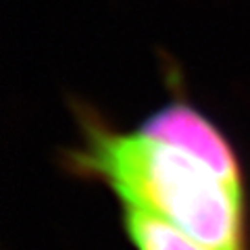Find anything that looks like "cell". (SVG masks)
Segmentation results:
<instances>
[{
  "instance_id": "cell-1",
  "label": "cell",
  "mask_w": 250,
  "mask_h": 250,
  "mask_svg": "<svg viewBox=\"0 0 250 250\" xmlns=\"http://www.w3.org/2000/svg\"><path fill=\"white\" fill-rule=\"evenodd\" d=\"M75 142L61 152L69 175L104 186L121 207L171 223L215 250H250V200L192 152L121 129L85 100L71 103Z\"/></svg>"
},
{
  "instance_id": "cell-2",
  "label": "cell",
  "mask_w": 250,
  "mask_h": 250,
  "mask_svg": "<svg viewBox=\"0 0 250 250\" xmlns=\"http://www.w3.org/2000/svg\"><path fill=\"white\" fill-rule=\"evenodd\" d=\"M167 100L148 113L140 121L138 129L156 140L192 152L194 156L208 163L231 186L248 190V175L236 146L228 134L190 100L179 69H167Z\"/></svg>"
},
{
  "instance_id": "cell-3",
  "label": "cell",
  "mask_w": 250,
  "mask_h": 250,
  "mask_svg": "<svg viewBox=\"0 0 250 250\" xmlns=\"http://www.w3.org/2000/svg\"><path fill=\"white\" fill-rule=\"evenodd\" d=\"M121 223L136 250H215L179 231L171 223L138 208L121 207Z\"/></svg>"
}]
</instances>
